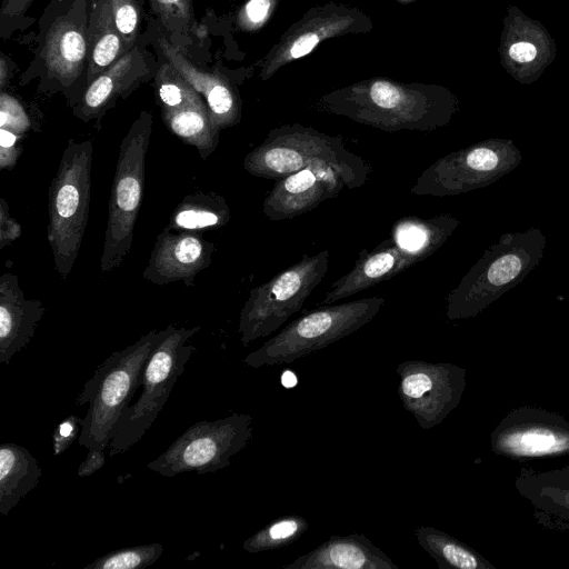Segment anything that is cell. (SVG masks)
I'll return each instance as SVG.
<instances>
[{
	"mask_svg": "<svg viewBox=\"0 0 569 569\" xmlns=\"http://www.w3.org/2000/svg\"><path fill=\"white\" fill-rule=\"evenodd\" d=\"M172 325L151 330L134 343L111 353L84 383L76 405L89 402L81 421L80 446L88 453L78 468L79 477H89L106 462V451L114 435V427L142 386L146 363L156 347L166 338Z\"/></svg>",
	"mask_w": 569,
	"mask_h": 569,
	"instance_id": "cell-1",
	"label": "cell"
},
{
	"mask_svg": "<svg viewBox=\"0 0 569 569\" xmlns=\"http://www.w3.org/2000/svg\"><path fill=\"white\" fill-rule=\"evenodd\" d=\"M545 248L546 236L539 228L501 234L449 292L446 306L448 320L478 316L525 280L540 263Z\"/></svg>",
	"mask_w": 569,
	"mask_h": 569,
	"instance_id": "cell-2",
	"label": "cell"
},
{
	"mask_svg": "<svg viewBox=\"0 0 569 569\" xmlns=\"http://www.w3.org/2000/svg\"><path fill=\"white\" fill-rule=\"evenodd\" d=\"M92 152L91 140L69 139L49 187L47 238L62 280L72 271L89 220Z\"/></svg>",
	"mask_w": 569,
	"mask_h": 569,
	"instance_id": "cell-3",
	"label": "cell"
},
{
	"mask_svg": "<svg viewBox=\"0 0 569 569\" xmlns=\"http://www.w3.org/2000/svg\"><path fill=\"white\" fill-rule=\"evenodd\" d=\"M370 297L316 308L282 328L243 362L251 368L291 363L328 347L369 323L385 305Z\"/></svg>",
	"mask_w": 569,
	"mask_h": 569,
	"instance_id": "cell-4",
	"label": "cell"
},
{
	"mask_svg": "<svg viewBox=\"0 0 569 569\" xmlns=\"http://www.w3.org/2000/svg\"><path fill=\"white\" fill-rule=\"evenodd\" d=\"M151 133L152 114L141 111L121 141L108 204L100 259L102 272L119 268L130 252L142 204L146 157Z\"/></svg>",
	"mask_w": 569,
	"mask_h": 569,
	"instance_id": "cell-5",
	"label": "cell"
},
{
	"mask_svg": "<svg viewBox=\"0 0 569 569\" xmlns=\"http://www.w3.org/2000/svg\"><path fill=\"white\" fill-rule=\"evenodd\" d=\"M200 328H177L172 325L169 333L152 351L143 369L140 397L116 423L108 448L109 457L127 452L150 429L196 351L189 340Z\"/></svg>",
	"mask_w": 569,
	"mask_h": 569,
	"instance_id": "cell-6",
	"label": "cell"
},
{
	"mask_svg": "<svg viewBox=\"0 0 569 569\" xmlns=\"http://www.w3.org/2000/svg\"><path fill=\"white\" fill-rule=\"evenodd\" d=\"M329 268L327 249L282 270L252 288L239 316L238 332L243 346L277 331L298 312L322 281Z\"/></svg>",
	"mask_w": 569,
	"mask_h": 569,
	"instance_id": "cell-7",
	"label": "cell"
},
{
	"mask_svg": "<svg viewBox=\"0 0 569 569\" xmlns=\"http://www.w3.org/2000/svg\"><path fill=\"white\" fill-rule=\"evenodd\" d=\"M319 162L367 178L371 172L370 164L349 151L341 138L301 126L271 130L266 140L244 157L243 168L254 177L278 180Z\"/></svg>",
	"mask_w": 569,
	"mask_h": 569,
	"instance_id": "cell-8",
	"label": "cell"
},
{
	"mask_svg": "<svg viewBox=\"0 0 569 569\" xmlns=\"http://www.w3.org/2000/svg\"><path fill=\"white\" fill-rule=\"evenodd\" d=\"M252 436L249 413L234 412L213 421L200 420L149 462L148 468L168 478L183 472L213 473L228 467Z\"/></svg>",
	"mask_w": 569,
	"mask_h": 569,
	"instance_id": "cell-9",
	"label": "cell"
},
{
	"mask_svg": "<svg viewBox=\"0 0 569 569\" xmlns=\"http://www.w3.org/2000/svg\"><path fill=\"white\" fill-rule=\"evenodd\" d=\"M522 154L509 138H489L450 152L425 169L410 192L448 197L492 184L516 169Z\"/></svg>",
	"mask_w": 569,
	"mask_h": 569,
	"instance_id": "cell-10",
	"label": "cell"
},
{
	"mask_svg": "<svg viewBox=\"0 0 569 569\" xmlns=\"http://www.w3.org/2000/svg\"><path fill=\"white\" fill-rule=\"evenodd\" d=\"M396 372L402 407L423 430L441 423L457 408L467 383V370L449 362L406 360Z\"/></svg>",
	"mask_w": 569,
	"mask_h": 569,
	"instance_id": "cell-11",
	"label": "cell"
},
{
	"mask_svg": "<svg viewBox=\"0 0 569 569\" xmlns=\"http://www.w3.org/2000/svg\"><path fill=\"white\" fill-rule=\"evenodd\" d=\"M490 449L512 460L568 456L569 422L542 408H513L492 430Z\"/></svg>",
	"mask_w": 569,
	"mask_h": 569,
	"instance_id": "cell-12",
	"label": "cell"
},
{
	"mask_svg": "<svg viewBox=\"0 0 569 569\" xmlns=\"http://www.w3.org/2000/svg\"><path fill=\"white\" fill-rule=\"evenodd\" d=\"M367 179L331 163H313L276 180L263 200L262 212L271 221L293 219L337 197L345 188L363 186Z\"/></svg>",
	"mask_w": 569,
	"mask_h": 569,
	"instance_id": "cell-13",
	"label": "cell"
},
{
	"mask_svg": "<svg viewBox=\"0 0 569 569\" xmlns=\"http://www.w3.org/2000/svg\"><path fill=\"white\" fill-rule=\"evenodd\" d=\"M214 252V243L198 232L174 231L167 226L157 236L142 277L158 286L177 281L193 286L196 276L210 266Z\"/></svg>",
	"mask_w": 569,
	"mask_h": 569,
	"instance_id": "cell-14",
	"label": "cell"
},
{
	"mask_svg": "<svg viewBox=\"0 0 569 569\" xmlns=\"http://www.w3.org/2000/svg\"><path fill=\"white\" fill-rule=\"evenodd\" d=\"M430 257L397 241L392 236L370 251H362L349 272L332 282L320 306L332 305L388 280Z\"/></svg>",
	"mask_w": 569,
	"mask_h": 569,
	"instance_id": "cell-15",
	"label": "cell"
},
{
	"mask_svg": "<svg viewBox=\"0 0 569 569\" xmlns=\"http://www.w3.org/2000/svg\"><path fill=\"white\" fill-rule=\"evenodd\" d=\"M505 19L500 56L506 70L522 83L536 81L555 56V44L543 26L512 8Z\"/></svg>",
	"mask_w": 569,
	"mask_h": 569,
	"instance_id": "cell-16",
	"label": "cell"
},
{
	"mask_svg": "<svg viewBox=\"0 0 569 569\" xmlns=\"http://www.w3.org/2000/svg\"><path fill=\"white\" fill-rule=\"evenodd\" d=\"M515 487L530 502L538 525L550 530H569V466L551 470L522 467Z\"/></svg>",
	"mask_w": 569,
	"mask_h": 569,
	"instance_id": "cell-17",
	"label": "cell"
},
{
	"mask_svg": "<svg viewBox=\"0 0 569 569\" xmlns=\"http://www.w3.org/2000/svg\"><path fill=\"white\" fill-rule=\"evenodd\" d=\"M46 312L40 300L26 298L19 277L4 272L0 277V362L9 365L26 348Z\"/></svg>",
	"mask_w": 569,
	"mask_h": 569,
	"instance_id": "cell-18",
	"label": "cell"
},
{
	"mask_svg": "<svg viewBox=\"0 0 569 569\" xmlns=\"http://www.w3.org/2000/svg\"><path fill=\"white\" fill-rule=\"evenodd\" d=\"M283 569H399L363 533L332 535Z\"/></svg>",
	"mask_w": 569,
	"mask_h": 569,
	"instance_id": "cell-19",
	"label": "cell"
},
{
	"mask_svg": "<svg viewBox=\"0 0 569 569\" xmlns=\"http://www.w3.org/2000/svg\"><path fill=\"white\" fill-rule=\"evenodd\" d=\"M142 57L131 49L90 82L74 107V114L88 122L100 120L119 97H126L142 79Z\"/></svg>",
	"mask_w": 569,
	"mask_h": 569,
	"instance_id": "cell-20",
	"label": "cell"
},
{
	"mask_svg": "<svg viewBox=\"0 0 569 569\" xmlns=\"http://www.w3.org/2000/svg\"><path fill=\"white\" fill-rule=\"evenodd\" d=\"M87 51L84 27L66 16L58 18L48 30L42 58L50 77L69 87L81 74Z\"/></svg>",
	"mask_w": 569,
	"mask_h": 569,
	"instance_id": "cell-21",
	"label": "cell"
},
{
	"mask_svg": "<svg viewBox=\"0 0 569 569\" xmlns=\"http://www.w3.org/2000/svg\"><path fill=\"white\" fill-rule=\"evenodd\" d=\"M160 48L181 76L204 98L210 118L220 131L238 122V103L230 87L217 74L201 70L166 39L159 40Z\"/></svg>",
	"mask_w": 569,
	"mask_h": 569,
	"instance_id": "cell-22",
	"label": "cell"
},
{
	"mask_svg": "<svg viewBox=\"0 0 569 569\" xmlns=\"http://www.w3.org/2000/svg\"><path fill=\"white\" fill-rule=\"evenodd\" d=\"M42 476L37 459L17 443L0 446V513L10 511L32 491Z\"/></svg>",
	"mask_w": 569,
	"mask_h": 569,
	"instance_id": "cell-23",
	"label": "cell"
},
{
	"mask_svg": "<svg viewBox=\"0 0 569 569\" xmlns=\"http://www.w3.org/2000/svg\"><path fill=\"white\" fill-rule=\"evenodd\" d=\"M88 84L128 52L117 30L108 0L93 2L88 30Z\"/></svg>",
	"mask_w": 569,
	"mask_h": 569,
	"instance_id": "cell-24",
	"label": "cell"
},
{
	"mask_svg": "<svg viewBox=\"0 0 569 569\" xmlns=\"http://www.w3.org/2000/svg\"><path fill=\"white\" fill-rule=\"evenodd\" d=\"M167 129L206 160L217 149L219 130L213 124L204 100L182 108L161 110Z\"/></svg>",
	"mask_w": 569,
	"mask_h": 569,
	"instance_id": "cell-25",
	"label": "cell"
},
{
	"mask_svg": "<svg viewBox=\"0 0 569 569\" xmlns=\"http://www.w3.org/2000/svg\"><path fill=\"white\" fill-rule=\"evenodd\" d=\"M231 219L226 199L213 192L186 196L170 216L168 227L174 231H208L224 227Z\"/></svg>",
	"mask_w": 569,
	"mask_h": 569,
	"instance_id": "cell-26",
	"label": "cell"
},
{
	"mask_svg": "<svg viewBox=\"0 0 569 569\" xmlns=\"http://www.w3.org/2000/svg\"><path fill=\"white\" fill-rule=\"evenodd\" d=\"M419 546L436 561L439 569H496L467 543L431 526L413 530Z\"/></svg>",
	"mask_w": 569,
	"mask_h": 569,
	"instance_id": "cell-27",
	"label": "cell"
},
{
	"mask_svg": "<svg viewBox=\"0 0 569 569\" xmlns=\"http://www.w3.org/2000/svg\"><path fill=\"white\" fill-rule=\"evenodd\" d=\"M308 529L309 522L302 516H282L246 539L242 548L249 553L272 551L296 542Z\"/></svg>",
	"mask_w": 569,
	"mask_h": 569,
	"instance_id": "cell-28",
	"label": "cell"
},
{
	"mask_svg": "<svg viewBox=\"0 0 569 569\" xmlns=\"http://www.w3.org/2000/svg\"><path fill=\"white\" fill-rule=\"evenodd\" d=\"M154 82L161 110L178 109L203 100L169 61L161 66Z\"/></svg>",
	"mask_w": 569,
	"mask_h": 569,
	"instance_id": "cell-29",
	"label": "cell"
},
{
	"mask_svg": "<svg viewBox=\"0 0 569 569\" xmlns=\"http://www.w3.org/2000/svg\"><path fill=\"white\" fill-rule=\"evenodd\" d=\"M162 552L160 542L138 545L106 553L83 569H143L153 565Z\"/></svg>",
	"mask_w": 569,
	"mask_h": 569,
	"instance_id": "cell-30",
	"label": "cell"
},
{
	"mask_svg": "<svg viewBox=\"0 0 569 569\" xmlns=\"http://www.w3.org/2000/svg\"><path fill=\"white\" fill-rule=\"evenodd\" d=\"M162 24L171 32L188 34L196 26L192 0H149Z\"/></svg>",
	"mask_w": 569,
	"mask_h": 569,
	"instance_id": "cell-31",
	"label": "cell"
},
{
	"mask_svg": "<svg viewBox=\"0 0 569 569\" xmlns=\"http://www.w3.org/2000/svg\"><path fill=\"white\" fill-rule=\"evenodd\" d=\"M117 30L126 47L131 50L137 38L139 8L133 0H108Z\"/></svg>",
	"mask_w": 569,
	"mask_h": 569,
	"instance_id": "cell-32",
	"label": "cell"
},
{
	"mask_svg": "<svg viewBox=\"0 0 569 569\" xmlns=\"http://www.w3.org/2000/svg\"><path fill=\"white\" fill-rule=\"evenodd\" d=\"M31 128L30 118L13 96L1 91L0 94V129H7L14 133L24 136Z\"/></svg>",
	"mask_w": 569,
	"mask_h": 569,
	"instance_id": "cell-33",
	"label": "cell"
},
{
	"mask_svg": "<svg viewBox=\"0 0 569 569\" xmlns=\"http://www.w3.org/2000/svg\"><path fill=\"white\" fill-rule=\"evenodd\" d=\"M81 421L74 415L67 417L56 428L52 435L53 453L56 456L63 453L81 433Z\"/></svg>",
	"mask_w": 569,
	"mask_h": 569,
	"instance_id": "cell-34",
	"label": "cell"
},
{
	"mask_svg": "<svg viewBox=\"0 0 569 569\" xmlns=\"http://www.w3.org/2000/svg\"><path fill=\"white\" fill-rule=\"evenodd\" d=\"M24 136L7 129H0V168L11 171L22 152L21 140Z\"/></svg>",
	"mask_w": 569,
	"mask_h": 569,
	"instance_id": "cell-35",
	"label": "cell"
},
{
	"mask_svg": "<svg viewBox=\"0 0 569 569\" xmlns=\"http://www.w3.org/2000/svg\"><path fill=\"white\" fill-rule=\"evenodd\" d=\"M22 232L21 224L10 214L9 204L0 199V248L11 244Z\"/></svg>",
	"mask_w": 569,
	"mask_h": 569,
	"instance_id": "cell-36",
	"label": "cell"
},
{
	"mask_svg": "<svg viewBox=\"0 0 569 569\" xmlns=\"http://www.w3.org/2000/svg\"><path fill=\"white\" fill-rule=\"evenodd\" d=\"M270 9V0H249L244 6V17L251 23L263 21Z\"/></svg>",
	"mask_w": 569,
	"mask_h": 569,
	"instance_id": "cell-37",
	"label": "cell"
},
{
	"mask_svg": "<svg viewBox=\"0 0 569 569\" xmlns=\"http://www.w3.org/2000/svg\"><path fill=\"white\" fill-rule=\"evenodd\" d=\"M34 0H3L1 18L12 19L22 16Z\"/></svg>",
	"mask_w": 569,
	"mask_h": 569,
	"instance_id": "cell-38",
	"label": "cell"
},
{
	"mask_svg": "<svg viewBox=\"0 0 569 569\" xmlns=\"http://www.w3.org/2000/svg\"><path fill=\"white\" fill-rule=\"evenodd\" d=\"M318 36L315 33H307L298 38L290 49L291 58H300L308 54L318 43Z\"/></svg>",
	"mask_w": 569,
	"mask_h": 569,
	"instance_id": "cell-39",
	"label": "cell"
},
{
	"mask_svg": "<svg viewBox=\"0 0 569 569\" xmlns=\"http://www.w3.org/2000/svg\"><path fill=\"white\" fill-rule=\"evenodd\" d=\"M9 80V66L7 64L6 58L2 54L0 59V89L4 90V87Z\"/></svg>",
	"mask_w": 569,
	"mask_h": 569,
	"instance_id": "cell-40",
	"label": "cell"
},
{
	"mask_svg": "<svg viewBox=\"0 0 569 569\" xmlns=\"http://www.w3.org/2000/svg\"><path fill=\"white\" fill-rule=\"evenodd\" d=\"M282 383L286 387H293L297 383V377L291 371H286L282 376Z\"/></svg>",
	"mask_w": 569,
	"mask_h": 569,
	"instance_id": "cell-41",
	"label": "cell"
}]
</instances>
